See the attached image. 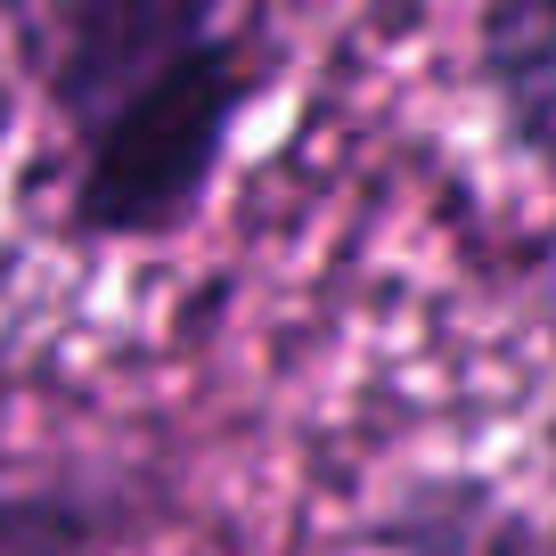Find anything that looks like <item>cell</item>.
Returning a JSON list of instances; mask_svg holds the SVG:
<instances>
[{
	"label": "cell",
	"mask_w": 556,
	"mask_h": 556,
	"mask_svg": "<svg viewBox=\"0 0 556 556\" xmlns=\"http://www.w3.org/2000/svg\"><path fill=\"white\" fill-rule=\"evenodd\" d=\"M475 74L507 139L556 173V0H491L475 25Z\"/></svg>",
	"instance_id": "cell-3"
},
{
	"label": "cell",
	"mask_w": 556,
	"mask_h": 556,
	"mask_svg": "<svg viewBox=\"0 0 556 556\" xmlns=\"http://www.w3.org/2000/svg\"><path fill=\"white\" fill-rule=\"evenodd\" d=\"M156 516V500L115 475H66V483L0 491V556H106Z\"/></svg>",
	"instance_id": "cell-4"
},
{
	"label": "cell",
	"mask_w": 556,
	"mask_h": 556,
	"mask_svg": "<svg viewBox=\"0 0 556 556\" xmlns=\"http://www.w3.org/2000/svg\"><path fill=\"white\" fill-rule=\"evenodd\" d=\"M222 17V0H58L50 41V106L66 131H83L99 106H115L139 74L197 50Z\"/></svg>",
	"instance_id": "cell-2"
},
{
	"label": "cell",
	"mask_w": 556,
	"mask_h": 556,
	"mask_svg": "<svg viewBox=\"0 0 556 556\" xmlns=\"http://www.w3.org/2000/svg\"><path fill=\"white\" fill-rule=\"evenodd\" d=\"M262 83L254 41L205 34L197 50L164 58L156 74H139L115 106L83 123V173H74V229L83 238H173L197 222L213 173L229 156L245 99Z\"/></svg>",
	"instance_id": "cell-1"
}]
</instances>
